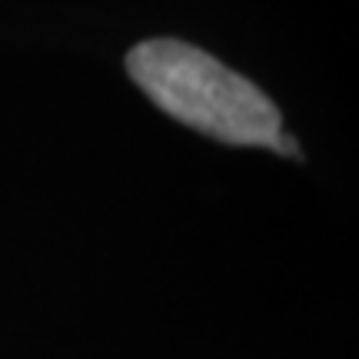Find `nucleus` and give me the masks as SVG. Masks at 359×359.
I'll return each mask as SVG.
<instances>
[{
    "instance_id": "2",
    "label": "nucleus",
    "mask_w": 359,
    "mask_h": 359,
    "mask_svg": "<svg viewBox=\"0 0 359 359\" xmlns=\"http://www.w3.org/2000/svg\"><path fill=\"white\" fill-rule=\"evenodd\" d=\"M269 150H276V154H283V156H296L299 154V143L293 140V137H286V133H276V137H273V143H269Z\"/></svg>"
},
{
    "instance_id": "1",
    "label": "nucleus",
    "mask_w": 359,
    "mask_h": 359,
    "mask_svg": "<svg viewBox=\"0 0 359 359\" xmlns=\"http://www.w3.org/2000/svg\"><path fill=\"white\" fill-rule=\"evenodd\" d=\"M127 74L173 120L233 147H269L283 116L266 93L206 50L154 37L127 53Z\"/></svg>"
}]
</instances>
